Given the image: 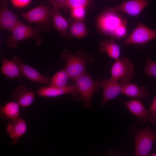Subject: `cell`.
<instances>
[{
	"instance_id": "25",
	"label": "cell",
	"mask_w": 156,
	"mask_h": 156,
	"mask_svg": "<svg viewBox=\"0 0 156 156\" xmlns=\"http://www.w3.org/2000/svg\"><path fill=\"white\" fill-rule=\"evenodd\" d=\"M86 8L80 7L71 9V16L76 20H82L85 15Z\"/></svg>"
},
{
	"instance_id": "23",
	"label": "cell",
	"mask_w": 156,
	"mask_h": 156,
	"mask_svg": "<svg viewBox=\"0 0 156 156\" xmlns=\"http://www.w3.org/2000/svg\"><path fill=\"white\" fill-rule=\"evenodd\" d=\"M70 30L72 36L78 38L84 37L87 34L86 26L82 20H76L70 26Z\"/></svg>"
},
{
	"instance_id": "13",
	"label": "cell",
	"mask_w": 156,
	"mask_h": 156,
	"mask_svg": "<svg viewBox=\"0 0 156 156\" xmlns=\"http://www.w3.org/2000/svg\"><path fill=\"white\" fill-rule=\"evenodd\" d=\"M27 129L25 120L19 118L11 120L7 125L6 132L11 139V143L15 144L19 141L20 138L25 133Z\"/></svg>"
},
{
	"instance_id": "28",
	"label": "cell",
	"mask_w": 156,
	"mask_h": 156,
	"mask_svg": "<svg viewBox=\"0 0 156 156\" xmlns=\"http://www.w3.org/2000/svg\"><path fill=\"white\" fill-rule=\"evenodd\" d=\"M68 0H49L53 6L60 9L68 8Z\"/></svg>"
},
{
	"instance_id": "24",
	"label": "cell",
	"mask_w": 156,
	"mask_h": 156,
	"mask_svg": "<svg viewBox=\"0 0 156 156\" xmlns=\"http://www.w3.org/2000/svg\"><path fill=\"white\" fill-rule=\"evenodd\" d=\"M144 70L147 76L156 77V63L147 57Z\"/></svg>"
},
{
	"instance_id": "6",
	"label": "cell",
	"mask_w": 156,
	"mask_h": 156,
	"mask_svg": "<svg viewBox=\"0 0 156 156\" xmlns=\"http://www.w3.org/2000/svg\"><path fill=\"white\" fill-rule=\"evenodd\" d=\"M155 39L156 30H153L139 22L123 44L125 46L134 44L136 46H143Z\"/></svg>"
},
{
	"instance_id": "11",
	"label": "cell",
	"mask_w": 156,
	"mask_h": 156,
	"mask_svg": "<svg viewBox=\"0 0 156 156\" xmlns=\"http://www.w3.org/2000/svg\"><path fill=\"white\" fill-rule=\"evenodd\" d=\"M149 3L148 0H130L123 1L110 9L115 11L123 12L137 17Z\"/></svg>"
},
{
	"instance_id": "14",
	"label": "cell",
	"mask_w": 156,
	"mask_h": 156,
	"mask_svg": "<svg viewBox=\"0 0 156 156\" xmlns=\"http://www.w3.org/2000/svg\"><path fill=\"white\" fill-rule=\"evenodd\" d=\"M76 85L67 86L64 88H58L50 86L40 87L36 92V94L41 97L52 98L65 94L75 95L79 93Z\"/></svg>"
},
{
	"instance_id": "27",
	"label": "cell",
	"mask_w": 156,
	"mask_h": 156,
	"mask_svg": "<svg viewBox=\"0 0 156 156\" xmlns=\"http://www.w3.org/2000/svg\"><path fill=\"white\" fill-rule=\"evenodd\" d=\"M149 120L152 123H156V96L148 109Z\"/></svg>"
},
{
	"instance_id": "7",
	"label": "cell",
	"mask_w": 156,
	"mask_h": 156,
	"mask_svg": "<svg viewBox=\"0 0 156 156\" xmlns=\"http://www.w3.org/2000/svg\"><path fill=\"white\" fill-rule=\"evenodd\" d=\"M134 66L127 57L116 60L111 69V78L122 83L129 82L133 77Z\"/></svg>"
},
{
	"instance_id": "2",
	"label": "cell",
	"mask_w": 156,
	"mask_h": 156,
	"mask_svg": "<svg viewBox=\"0 0 156 156\" xmlns=\"http://www.w3.org/2000/svg\"><path fill=\"white\" fill-rule=\"evenodd\" d=\"M129 137L133 140L135 147L134 155L148 156L156 140V133L151 130L149 125L142 129L133 126L130 129Z\"/></svg>"
},
{
	"instance_id": "12",
	"label": "cell",
	"mask_w": 156,
	"mask_h": 156,
	"mask_svg": "<svg viewBox=\"0 0 156 156\" xmlns=\"http://www.w3.org/2000/svg\"><path fill=\"white\" fill-rule=\"evenodd\" d=\"M7 0H1L0 7V26L1 28L10 31L20 22L17 15L9 9Z\"/></svg>"
},
{
	"instance_id": "16",
	"label": "cell",
	"mask_w": 156,
	"mask_h": 156,
	"mask_svg": "<svg viewBox=\"0 0 156 156\" xmlns=\"http://www.w3.org/2000/svg\"><path fill=\"white\" fill-rule=\"evenodd\" d=\"M35 96L34 92L29 90L24 85H21L13 91L11 97L16 101L20 106L27 107L32 103Z\"/></svg>"
},
{
	"instance_id": "17",
	"label": "cell",
	"mask_w": 156,
	"mask_h": 156,
	"mask_svg": "<svg viewBox=\"0 0 156 156\" xmlns=\"http://www.w3.org/2000/svg\"><path fill=\"white\" fill-rule=\"evenodd\" d=\"M60 9L53 7L50 9L53 28L58 32L63 38L66 37L68 34V23L66 20L60 14Z\"/></svg>"
},
{
	"instance_id": "15",
	"label": "cell",
	"mask_w": 156,
	"mask_h": 156,
	"mask_svg": "<svg viewBox=\"0 0 156 156\" xmlns=\"http://www.w3.org/2000/svg\"><path fill=\"white\" fill-rule=\"evenodd\" d=\"M123 102L129 110L137 117L138 124H143L149 120L148 110L140 100L136 99Z\"/></svg>"
},
{
	"instance_id": "8",
	"label": "cell",
	"mask_w": 156,
	"mask_h": 156,
	"mask_svg": "<svg viewBox=\"0 0 156 156\" xmlns=\"http://www.w3.org/2000/svg\"><path fill=\"white\" fill-rule=\"evenodd\" d=\"M20 15L29 22L42 26L41 30L43 26V31L45 30V26L49 24L52 20L50 9L44 5L34 8Z\"/></svg>"
},
{
	"instance_id": "20",
	"label": "cell",
	"mask_w": 156,
	"mask_h": 156,
	"mask_svg": "<svg viewBox=\"0 0 156 156\" xmlns=\"http://www.w3.org/2000/svg\"><path fill=\"white\" fill-rule=\"evenodd\" d=\"M2 64L1 70L2 73L9 78L14 79L19 77L21 74L20 69L13 60H11L1 57Z\"/></svg>"
},
{
	"instance_id": "30",
	"label": "cell",
	"mask_w": 156,
	"mask_h": 156,
	"mask_svg": "<svg viewBox=\"0 0 156 156\" xmlns=\"http://www.w3.org/2000/svg\"><path fill=\"white\" fill-rule=\"evenodd\" d=\"M150 156H156V152L149 155Z\"/></svg>"
},
{
	"instance_id": "21",
	"label": "cell",
	"mask_w": 156,
	"mask_h": 156,
	"mask_svg": "<svg viewBox=\"0 0 156 156\" xmlns=\"http://www.w3.org/2000/svg\"><path fill=\"white\" fill-rule=\"evenodd\" d=\"M99 49L103 52H105L109 57L115 60L120 58V48L113 40H105L101 41Z\"/></svg>"
},
{
	"instance_id": "10",
	"label": "cell",
	"mask_w": 156,
	"mask_h": 156,
	"mask_svg": "<svg viewBox=\"0 0 156 156\" xmlns=\"http://www.w3.org/2000/svg\"><path fill=\"white\" fill-rule=\"evenodd\" d=\"M12 60L18 65L21 73L25 77L36 82L49 86L50 79L48 77L24 63L22 59L17 55L13 57Z\"/></svg>"
},
{
	"instance_id": "1",
	"label": "cell",
	"mask_w": 156,
	"mask_h": 156,
	"mask_svg": "<svg viewBox=\"0 0 156 156\" xmlns=\"http://www.w3.org/2000/svg\"><path fill=\"white\" fill-rule=\"evenodd\" d=\"M110 8L100 16L97 24L104 33L116 40L125 38L127 35V20Z\"/></svg>"
},
{
	"instance_id": "29",
	"label": "cell",
	"mask_w": 156,
	"mask_h": 156,
	"mask_svg": "<svg viewBox=\"0 0 156 156\" xmlns=\"http://www.w3.org/2000/svg\"><path fill=\"white\" fill-rule=\"evenodd\" d=\"M31 0H11L12 5L16 8H23L28 5Z\"/></svg>"
},
{
	"instance_id": "4",
	"label": "cell",
	"mask_w": 156,
	"mask_h": 156,
	"mask_svg": "<svg viewBox=\"0 0 156 156\" xmlns=\"http://www.w3.org/2000/svg\"><path fill=\"white\" fill-rule=\"evenodd\" d=\"M83 100L86 109L91 108V100L94 92L101 87L97 80H94L86 72L73 79Z\"/></svg>"
},
{
	"instance_id": "18",
	"label": "cell",
	"mask_w": 156,
	"mask_h": 156,
	"mask_svg": "<svg viewBox=\"0 0 156 156\" xmlns=\"http://www.w3.org/2000/svg\"><path fill=\"white\" fill-rule=\"evenodd\" d=\"M121 93L131 97L146 99L149 96L148 91L144 86L138 87L129 82L123 83Z\"/></svg>"
},
{
	"instance_id": "5",
	"label": "cell",
	"mask_w": 156,
	"mask_h": 156,
	"mask_svg": "<svg viewBox=\"0 0 156 156\" xmlns=\"http://www.w3.org/2000/svg\"><path fill=\"white\" fill-rule=\"evenodd\" d=\"M40 30L33 28L20 22L11 31L12 34L5 40L7 45L12 48L16 47L18 43L28 39H34L37 45L40 46L42 40L39 36Z\"/></svg>"
},
{
	"instance_id": "22",
	"label": "cell",
	"mask_w": 156,
	"mask_h": 156,
	"mask_svg": "<svg viewBox=\"0 0 156 156\" xmlns=\"http://www.w3.org/2000/svg\"><path fill=\"white\" fill-rule=\"evenodd\" d=\"M68 75L65 68L56 73L50 79L49 86L55 88H63L67 86Z\"/></svg>"
},
{
	"instance_id": "9",
	"label": "cell",
	"mask_w": 156,
	"mask_h": 156,
	"mask_svg": "<svg viewBox=\"0 0 156 156\" xmlns=\"http://www.w3.org/2000/svg\"><path fill=\"white\" fill-rule=\"evenodd\" d=\"M103 90V98L101 105L104 106L109 101L116 98L121 93L123 83L111 78L100 79L97 80Z\"/></svg>"
},
{
	"instance_id": "26",
	"label": "cell",
	"mask_w": 156,
	"mask_h": 156,
	"mask_svg": "<svg viewBox=\"0 0 156 156\" xmlns=\"http://www.w3.org/2000/svg\"><path fill=\"white\" fill-rule=\"evenodd\" d=\"M89 1L90 0H68V8L71 10L78 8H86Z\"/></svg>"
},
{
	"instance_id": "3",
	"label": "cell",
	"mask_w": 156,
	"mask_h": 156,
	"mask_svg": "<svg viewBox=\"0 0 156 156\" xmlns=\"http://www.w3.org/2000/svg\"><path fill=\"white\" fill-rule=\"evenodd\" d=\"M61 57L66 62L64 68L70 78L73 80L86 72V65L88 62H94L93 59L89 55H84L81 52L73 54L67 49L62 52Z\"/></svg>"
},
{
	"instance_id": "19",
	"label": "cell",
	"mask_w": 156,
	"mask_h": 156,
	"mask_svg": "<svg viewBox=\"0 0 156 156\" xmlns=\"http://www.w3.org/2000/svg\"><path fill=\"white\" fill-rule=\"evenodd\" d=\"M20 106L15 101H11L6 103L0 108V116L3 118L10 120L19 118Z\"/></svg>"
}]
</instances>
